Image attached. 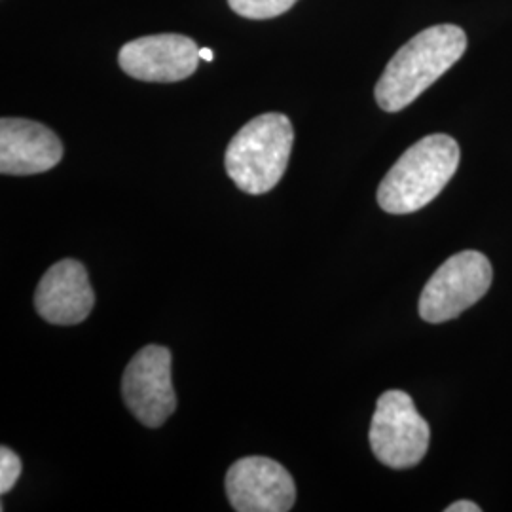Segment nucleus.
<instances>
[{
	"instance_id": "f257e3e1",
	"label": "nucleus",
	"mask_w": 512,
	"mask_h": 512,
	"mask_svg": "<svg viewBox=\"0 0 512 512\" xmlns=\"http://www.w3.org/2000/svg\"><path fill=\"white\" fill-rule=\"evenodd\" d=\"M467 50V35L458 25H435L408 40L387 63L376 84V101L399 112L450 71Z\"/></svg>"
},
{
	"instance_id": "f03ea898",
	"label": "nucleus",
	"mask_w": 512,
	"mask_h": 512,
	"mask_svg": "<svg viewBox=\"0 0 512 512\" xmlns=\"http://www.w3.org/2000/svg\"><path fill=\"white\" fill-rule=\"evenodd\" d=\"M459 145L448 135H427L408 148L378 188L385 213L408 215L433 202L456 175Z\"/></svg>"
},
{
	"instance_id": "7ed1b4c3",
	"label": "nucleus",
	"mask_w": 512,
	"mask_h": 512,
	"mask_svg": "<svg viewBox=\"0 0 512 512\" xmlns=\"http://www.w3.org/2000/svg\"><path fill=\"white\" fill-rule=\"evenodd\" d=\"M293 143V124L285 114L256 116L226 148V173L239 190L253 196L266 194L285 175Z\"/></svg>"
},
{
	"instance_id": "20e7f679",
	"label": "nucleus",
	"mask_w": 512,
	"mask_h": 512,
	"mask_svg": "<svg viewBox=\"0 0 512 512\" xmlns=\"http://www.w3.org/2000/svg\"><path fill=\"white\" fill-rule=\"evenodd\" d=\"M370 448L391 469H410L425 458L431 429L408 393L391 389L378 399L370 423Z\"/></svg>"
},
{
	"instance_id": "39448f33",
	"label": "nucleus",
	"mask_w": 512,
	"mask_h": 512,
	"mask_svg": "<svg viewBox=\"0 0 512 512\" xmlns=\"http://www.w3.org/2000/svg\"><path fill=\"white\" fill-rule=\"evenodd\" d=\"M494 270L478 251L450 256L427 281L420 298V315L427 323H446L488 293Z\"/></svg>"
},
{
	"instance_id": "423d86ee",
	"label": "nucleus",
	"mask_w": 512,
	"mask_h": 512,
	"mask_svg": "<svg viewBox=\"0 0 512 512\" xmlns=\"http://www.w3.org/2000/svg\"><path fill=\"white\" fill-rule=\"evenodd\" d=\"M122 393L129 412L143 425H164L177 408L171 380V351L164 346L141 349L124 372Z\"/></svg>"
},
{
	"instance_id": "0eeeda50",
	"label": "nucleus",
	"mask_w": 512,
	"mask_h": 512,
	"mask_svg": "<svg viewBox=\"0 0 512 512\" xmlns=\"http://www.w3.org/2000/svg\"><path fill=\"white\" fill-rule=\"evenodd\" d=\"M226 495L238 512H287L296 501L289 471L274 459H238L226 475Z\"/></svg>"
},
{
	"instance_id": "6e6552de",
	"label": "nucleus",
	"mask_w": 512,
	"mask_h": 512,
	"mask_svg": "<svg viewBox=\"0 0 512 512\" xmlns=\"http://www.w3.org/2000/svg\"><path fill=\"white\" fill-rule=\"evenodd\" d=\"M200 61V46L173 33L131 40L118 54L122 71L143 82H179L196 73Z\"/></svg>"
},
{
	"instance_id": "1a4fd4ad",
	"label": "nucleus",
	"mask_w": 512,
	"mask_h": 512,
	"mask_svg": "<svg viewBox=\"0 0 512 512\" xmlns=\"http://www.w3.org/2000/svg\"><path fill=\"white\" fill-rule=\"evenodd\" d=\"M95 304L86 268L78 260H59L38 283L35 308L52 325H78Z\"/></svg>"
},
{
	"instance_id": "9d476101",
	"label": "nucleus",
	"mask_w": 512,
	"mask_h": 512,
	"mask_svg": "<svg viewBox=\"0 0 512 512\" xmlns=\"http://www.w3.org/2000/svg\"><path fill=\"white\" fill-rule=\"evenodd\" d=\"M63 158V145L52 129L25 118L0 120L2 175H37Z\"/></svg>"
},
{
	"instance_id": "9b49d317",
	"label": "nucleus",
	"mask_w": 512,
	"mask_h": 512,
	"mask_svg": "<svg viewBox=\"0 0 512 512\" xmlns=\"http://www.w3.org/2000/svg\"><path fill=\"white\" fill-rule=\"evenodd\" d=\"M230 8L247 19H272L289 12L296 0H228Z\"/></svg>"
},
{
	"instance_id": "f8f14e48",
	"label": "nucleus",
	"mask_w": 512,
	"mask_h": 512,
	"mask_svg": "<svg viewBox=\"0 0 512 512\" xmlns=\"http://www.w3.org/2000/svg\"><path fill=\"white\" fill-rule=\"evenodd\" d=\"M21 475V459L8 446L0 448V492L8 494Z\"/></svg>"
},
{
	"instance_id": "ddd939ff",
	"label": "nucleus",
	"mask_w": 512,
	"mask_h": 512,
	"mask_svg": "<svg viewBox=\"0 0 512 512\" xmlns=\"http://www.w3.org/2000/svg\"><path fill=\"white\" fill-rule=\"evenodd\" d=\"M482 509L473 501H456L446 507V512H480Z\"/></svg>"
},
{
	"instance_id": "4468645a",
	"label": "nucleus",
	"mask_w": 512,
	"mask_h": 512,
	"mask_svg": "<svg viewBox=\"0 0 512 512\" xmlns=\"http://www.w3.org/2000/svg\"><path fill=\"white\" fill-rule=\"evenodd\" d=\"M200 59H202V61H207V63H211V61H213V50H209V48H200Z\"/></svg>"
}]
</instances>
